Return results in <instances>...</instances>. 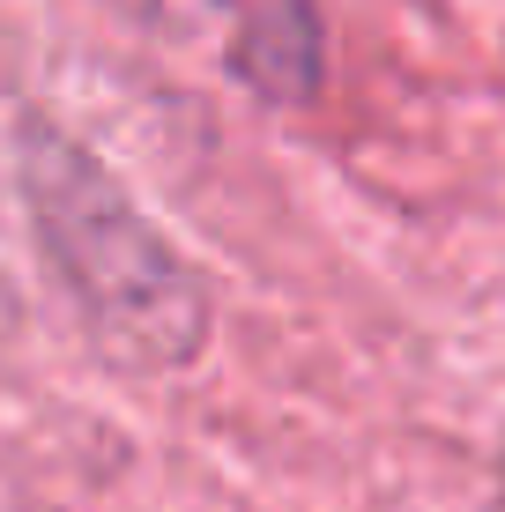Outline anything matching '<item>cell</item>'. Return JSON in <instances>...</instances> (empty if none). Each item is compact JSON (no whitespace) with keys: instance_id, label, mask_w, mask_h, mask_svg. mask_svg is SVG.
Here are the masks:
<instances>
[{"instance_id":"6da1fadb","label":"cell","mask_w":505,"mask_h":512,"mask_svg":"<svg viewBox=\"0 0 505 512\" xmlns=\"http://www.w3.org/2000/svg\"><path fill=\"white\" fill-rule=\"evenodd\" d=\"M8 186L30 216L38 260L104 357L156 379L201 364L216 334V297L201 268L75 134L23 112L8 141Z\"/></svg>"},{"instance_id":"7a4b0ae2","label":"cell","mask_w":505,"mask_h":512,"mask_svg":"<svg viewBox=\"0 0 505 512\" xmlns=\"http://www.w3.org/2000/svg\"><path fill=\"white\" fill-rule=\"evenodd\" d=\"M104 8L134 15V23L164 30V38H186V45H216V52H231V38H238V23H246L253 0H104Z\"/></svg>"}]
</instances>
